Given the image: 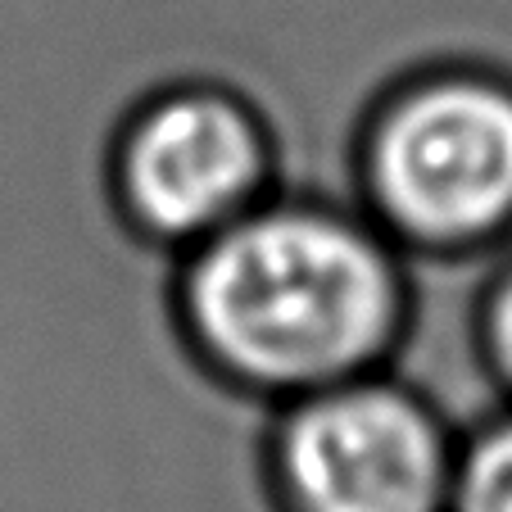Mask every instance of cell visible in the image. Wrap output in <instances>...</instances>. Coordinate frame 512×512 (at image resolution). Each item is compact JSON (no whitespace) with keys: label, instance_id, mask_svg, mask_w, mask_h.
Segmentation results:
<instances>
[{"label":"cell","instance_id":"obj_1","mask_svg":"<svg viewBox=\"0 0 512 512\" xmlns=\"http://www.w3.org/2000/svg\"><path fill=\"white\" fill-rule=\"evenodd\" d=\"M404 300V250L368 213L290 195H268L182 250L177 272L195 349L272 399L381 372Z\"/></svg>","mask_w":512,"mask_h":512},{"label":"cell","instance_id":"obj_2","mask_svg":"<svg viewBox=\"0 0 512 512\" xmlns=\"http://www.w3.org/2000/svg\"><path fill=\"white\" fill-rule=\"evenodd\" d=\"M372 223L422 254L481 250L512 232V82L431 68L377 105L363 136Z\"/></svg>","mask_w":512,"mask_h":512},{"label":"cell","instance_id":"obj_3","mask_svg":"<svg viewBox=\"0 0 512 512\" xmlns=\"http://www.w3.org/2000/svg\"><path fill=\"white\" fill-rule=\"evenodd\" d=\"M458 440L390 372L286 399L272 440L290 512H445Z\"/></svg>","mask_w":512,"mask_h":512},{"label":"cell","instance_id":"obj_4","mask_svg":"<svg viewBox=\"0 0 512 512\" xmlns=\"http://www.w3.org/2000/svg\"><path fill=\"white\" fill-rule=\"evenodd\" d=\"M114 191L145 236L191 250L272 195V141L223 87H164L123 123Z\"/></svg>","mask_w":512,"mask_h":512},{"label":"cell","instance_id":"obj_5","mask_svg":"<svg viewBox=\"0 0 512 512\" xmlns=\"http://www.w3.org/2000/svg\"><path fill=\"white\" fill-rule=\"evenodd\" d=\"M445 512H512V408L458 440Z\"/></svg>","mask_w":512,"mask_h":512},{"label":"cell","instance_id":"obj_6","mask_svg":"<svg viewBox=\"0 0 512 512\" xmlns=\"http://www.w3.org/2000/svg\"><path fill=\"white\" fill-rule=\"evenodd\" d=\"M481 336H485V354H490L494 377L512 395V259L503 263V272L494 277L490 295H485Z\"/></svg>","mask_w":512,"mask_h":512}]
</instances>
